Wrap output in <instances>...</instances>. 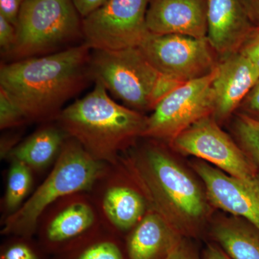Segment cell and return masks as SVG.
<instances>
[{"label": "cell", "instance_id": "obj_13", "mask_svg": "<svg viewBox=\"0 0 259 259\" xmlns=\"http://www.w3.org/2000/svg\"><path fill=\"white\" fill-rule=\"evenodd\" d=\"M203 183L211 205L249 221L259 229V172L248 179H238L207 162L192 163Z\"/></svg>", "mask_w": 259, "mask_h": 259}, {"label": "cell", "instance_id": "obj_24", "mask_svg": "<svg viewBox=\"0 0 259 259\" xmlns=\"http://www.w3.org/2000/svg\"><path fill=\"white\" fill-rule=\"evenodd\" d=\"M21 109L3 89L0 88V128L2 131L21 127L28 123Z\"/></svg>", "mask_w": 259, "mask_h": 259}, {"label": "cell", "instance_id": "obj_19", "mask_svg": "<svg viewBox=\"0 0 259 259\" xmlns=\"http://www.w3.org/2000/svg\"><path fill=\"white\" fill-rule=\"evenodd\" d=\"M211 237L231 259H259V229L243 218L221 217L212 223Z\"/></svg>", "mask_w": 259, "mask_h": 259}, {"label": "cell", "instance_id": "obj_12", "mask_svg": "<svg viewBox=\"0 0 259 259\" xmlns=\"http://www.w3.org/2000/svg\"><path fill=\"white\" fill-rule=\"evenodd\" d=\"M169 144L181 154L195 156L236 178H250L259 172L239 145L221 129L212 115L194 122Z\"/></svg>", "mask_w": 259, "mask_h": 259}, {"label": "cell", "instance_id": "obj_1", "mask_svg": "<svg viewBox=\"0 0 259 259\" xmlns=\"http://www.w3.org/2000/svg\"><path fill=\"white\" fill-rule=\"evenodd\" d=\"M150 141L133 146L120 160L147 199L150 209L164 218L184 238H195L210 212L205 189L175 156Z\"/></svg>", "mask_w": 259, "mask_h": 259}, {"label": "cell", "instance_id": "obj_28", "mask_svg": "<svg viewBox=\"0 0 259 259\" xmlns=\"http://www.w3.org/2000/svg\"><path fill=\"white\" fill-rule=\"evenodd\" d=\"M190 238H184L166 259H202Z\"/></svg>", "mask_w": 259, "mask_h": 259}, {"label": "cell", "instance_id": "obj_8", "mask_svg": "<svg viewBox=\"0 0 259 259\" xmlns=\"http://www.w3.org/2000/svg\"><path fill=\"white\" fill-rule=\"evenodd\" d=\"M104 228L123 239L150 209L147 199L119 158L89 192Z\"/></svg>", "mask_w": 259, "mask_h": 259}, {"label": "cell", "instance_id": "obj_27", "mask_svg": "<svg viewBox=\"0 0 259 259\" xmlns=\"http://www.w3.org/2000/svg\"><path fill=\"white\" fill-rule=\"evenodd\" d=\"M259 69V27L253 29L238 51Z\"/></svg>", "mask_w": 259, "mask_h": 259}, {"label": "cell", "instance_id": "obj_16", "mask_svg": "<svg viewBox=\"0 0 259 259\" xmlns=\"http://www.w3.org/2000/svg\"><path fill=\"white\" fill-rule=\"evenodd\" d=\"M254 28L243 0H207V39L218 59L238 52Z\"/></svg>", "mask_w": 259, "mask_h": 259}, {"label": "cell", "instance_id": "obj_30", "mask_svg": "<svg viewBox=\"0 0 259 259\" xmlns=\"http://www.w3.org/2000/svg\"><path fill=\"white\" fill-rule=\"evenodd\" d=\"M24 0H0V15L16 27Z\"/></svg>", "mask_w": 259, "mask_h": 259}, {"label": "cell", "instance_id": "obj_33", "mask_svg": "<svg viewBox=\"0 0 259 259\" xmlns=\"http://www.w3.org/2000/svg\"><path fill=\"white\" fill-rule=\"evenodd\" d=\"M202 259H231L216 243H208L204 248Z\"/></svg>", "mask_w": 259, "mask_h": 259}, {"label": "cell", "instance_id": "obj_18", "mask_svg": "<svg viewBox=\"0 0 259 259\" xmlns=\"http://www.w3.org/2000/svg\"><path fill=\"white\" fill-rule=\"evenodd\" d=\"M69 138L58 123L48 122L20 141L8 159L23 162L34 174L40 173L54 164Z\"/></svg>", "mask_w": 259, "mask_h": 259}, {"label": "cell", "instance_id": "obj_5", "mask_svg": "<svg viewBox=\"0 0 259 259\" xmlns=\"http://www.w3.org/2000/svg\"><path fill=\"white\" fill-rule=\"evenodd\" d=\"M82 18L73 0H24L12 61L54 54L83 38Z\"/></svg>", "mask_w": 259, "mask_h": 259}, {"label": "cell", "instance_id": "obj_23", "mask_svg": "<svg viewBox=\"0 0 259 259\" xmlns=\"http://www.w3.org/2000/svg\"><path fill=\"white\" fill-rule=\"evenodd\" d=\"M0 259H51L34 238L8 236L0 248Z\"/></svg>", "mask_w": 259, "mask_h": 259}, {"label": "cell", "instance_id": "obj_7", "mask_svg": "<svg viewBox=\"0 0 259 259\" xmlns=\"http://www.w3.org/2000/svg\"><path fill=\"white\" fill-rule=\"evenodd\" d=\"M103 229L90 194L79 192L62 197L42 213L35 237L52 257L81 244Z\"/></svg>", "mask_w": 259, "mask_h": 259}, {"label": "cell", "instance_id": "obj_10", "mask_svg": "<svg viewBox=\"0 0 259 259\" xmlns=\"http://www.w3.org/2000/svg\"><path fill=\"white\" fill-rule=\"evenodd\" d=\"M150 0H107L82 19L83 44L91 50L138 47L147 36Z\"/></svg>", "mask_w": 259, "mask_h": 259}, {"label": "cell", "instance_id": "obj_22", "mask_svg": "<svg viewBox=\"0 0 259 259\" xmlns=\"http://www.w3.org/2000/svg\"><path fill=\"white\" fill-rule=\"evenodd\" d=\"M233 131L237 144L259 168V120L245 114H237Z\"/></svg>", "mask_w": 259, "mask_h": 259}, {"label": "cell", "instance_id": "obj_2", "mask_svg": "<svg viewBox=\"0 0 259 259\" xmlns=\"http://www.w3.org/2000/svg\"><path fill=\"white\" fill-rule=\"evenodd\" d=\"M90 51L83 44L2 64L0 88L18 104L29 122L56 121L65 103L92 80Z\"/></svg>", "mask_w": 259, "mask_h": 259}, {"label": "cell", "instance_id": "obj_34", "mask_svg": "<svg viewBox=\"0 0 259 259\" xmlns=\"http://www.w3.org/2000/svg\"><path fill=\"white\" fill-rule=\"evenodd\" d=\"M248 16L255 27H259V0H243Z\"/></svg>", "mask_w": 259, "mask_h": 259}, {"label": "cell", "instance_id": "obj_15", "mask_svg": "<svg viewBox=\"0 0 259 259\" xmlns=\"http://www.w3.org/2000/svg\"><path fill=\"white\" fill-rule=\"evenodd\" d=\"M146 27L156 35L207 37V0H150Z\"/></svg>", "mask_w": 259, "mask_h": 259}, {"label": "cell", "instance_id": "obj_4", "mask_svg": "<svg viewBox=\"0 0 259 259\" xmlns=\"http://www.w3.org/2000/svg\"><path fill=\"white\" fill-rule=\"evenodd\" d=\"M107 166L69 138L41 185L18 210L3 220L1 234L35 238L39 219L51 204L69 194L89 193Z\"/></svg>", "mask_w": 259, "mask_h": 259}, {"label": "cell", "instance_id": "obj_9", "mask_svg": "<svg viewBox=\"0 0 259 259\" xmlns=\"http://www.w3.org/2000/svg\"><path fill=\"white\" fill-rule=\"evenodd\" d=\"M216 71L215 68L210 74L187 81L160 102L152 115L148 117L143 138L169 144L194 122L212 115L214 110L212 82Z\"/></svg>", "mask_w": 259, "mask_h": 259}, {"label": "cell", "instance_id": "obj_6", "mask_svg": "<svg viewBox=\"0 0 259 259\" xmlns=\"http://www.w3.org/2000/svg\"><path fill=\"white\" fill-rule=\"evenodd\" d=\"M159 74L139 47L95 50L91 54V79L136 111H150V96Z\"/></svg>", "mask_w": 259, "mask_h": 259}, {"label": "cell", "instance_id": "obj_17", "mask_svg": "<svg viewBox=\"0 0 259 259\" xmlns=\"http://www.w3.org/2000/svg\"><path fill=\"white\" fill-rule=\"evenodd\" d=\"M184 237L150 209L123 238L127 259H166Z\"/></svg>", "mask_w": 259, "mask_h": 259}, {"label": "cell", "instance_id": "obj_31", "mask_svg": "<svg viewBox=\"0 0 259 259\" xmlns=\"http://www.w3.org/2000/svg\"><path fill=\"white\" fill-rule=\"evenodd\" d=\"M107 0H73L81 18L88 16L102 6Z\"/></svg>", "mask_w": 259, "mask_h": 259}, {"label": "cell", "instance_id": "obj_14", "mask_svg": "<svg viewBox=\"0 0 259 259\" xmlns=\"http://www.w3.org/2000/svg\"><path fill=\"white\" fill-rule=\"evenodd\" d=\"M212 82L214 110L218 123L227 120L239 108L245 97L259 79V69L241 52L218 59Z\"/></svg>", "mask_w": 259, "mask_h": 259}, {"label": "cell", "instance_id": "obj_21", "mask_svg": "<svg viewBox=\"0 0 259 259\" xmlns=\"http://www.w3.org/2000/svg\"><path fill=\"white\" fill-rule=\"evenodd\" d=\"M3 199V220L16 212L32 194L34 173L23 162L10 161Z\"/></svg>", "mask_w": 259, "mask_h": 259}, {"label": "cell", "instance_id": "obj_3", "mask_svg": "<svg viewBox=\"0 0 259 259\" xmlns=\"http://www.w3.org/2000/svg\"><path fill=\"white\" fill-rule=\"evenodd\" d=\"M148 117L117 103L95 82L83 98L63 109L56 122L94 158L113 164L143 138Z\"/></svg>", "mask_w": 259, "mask_h": 259}, {"label": "cell", "instance_id": "obj_26", "mask_svg": "<svg viewBox=\"0 0 259 259\" xmlns=\"http://www.w3.org/2000/svg\"><path fill=\"white\" fill-rule=\"evenodd\" d=\"M16 40V27L0 15V47L6 56L14 47Z\"/></svg>", "mask_w": 259, "mask_h": 259}, {"label": "cell", "instance_id": "obj_32", "mask_svg": "<svg viewBox=\"0 0 259 259\" xmlns=\"http://www.w3.org/2000/svg\"><path fill=\"white\" fill-rule=\"evenodd\" d=\"M19 139H20V136L18 135H8L2 137L1 148H0L2 158H8L11 151L20 143L18 141Z\"/></svg>", "mask_w": 259, "mask_h": 259}, {"label": "cell", "instance_id": "obj_20", "mask_svg": "<svg viewBox=\"0 0 259 259\" xmlns=\"http://www.w3.org/2000/svg\"><path fill=\"white\" fill-rule=\"evenodd\" d=\"M51 259H127L123 240L103 229L90 239Z\"/></svg>", "mask_w": 259, "mask_h": 259}, {"label": "cell", "instance_id": "obj_11", "mask_svg": "<svg viewBox=\"0 0 259 259\" xmlns=\"http://www.w3.org/2000/svg\"><path fill=\"white\" fill-rule=\"evenodd\" d=\"M138 47L158 73L185 81L210 74L218 62L207 37L149 32Z\"/></svg>", "mask_w": 259, "mask_h": 259}, {"label": "cell", "instance_id": "obj_25", "mask_svg": "<svg viewBox=\"0 0 259 259\" xmlns=\"http://www.w3.org/2000/svg\"><path fill=\"white\" fill-rule=\"evenodd\" d=\"M187 81H183L170 76V75L159 74L154 87H153L149 99V110H153L159 102L168 96L176 89L180 88Z\"/></svg>", "mask_w": 259, "mask_h": 259}, {"label": "cell", "instance_id": "obj_29", "mask_svg": "<svg viewBox=\"0 0 259 259\" xmlns=\"http://www.w3.org/2000/svg\"><path fill=\"white\" fill-rule=\"evenodd\" d=\"M239 108H241V113L259 120V79L245 97Z\"/></svg>", "mask_w": 259, "mask_h": 259}]
</instances>
